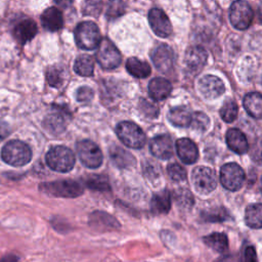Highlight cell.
<instances>
[{"label":"cell","mask_w":262,"mask_h":262,"mask_svg":"<svg viewBox=\"0 0 262 262\" xmlns=\"http://www.w3.org/2000/svg\"><path fill=\"white\" fill-rule=\"evenodd\" d=\"M250 157L251 159L259 164L262 165V139H255L251 148H250Z\"/></svg>","instance_id":"obj_39"},{"label":"cell","mask_w":262,"mask_h":262,"mask_svg":"<svg viewBox=\"0 0 262 262\" xmlns=\"http://www.w3.org/2000/svg\"><path fill=\"white\" fill-rule=\"evenodd\" d=\"M2 160L14 167H21L28 164L32 159L30 146L20 140L8 141L1 150Z\"/></svg>","instance_id":"obj_1"},{"label":"cell","mask_w":262,"mask_h":262,"mask_svg":"<svg viewBox=\"0 0 262 262\" xmlns=\"http://www.w3.org/2000/svg\"><path fill=\"white\" fill-rule=\"evenodd\" d=\"M44 124L49 131L55 132V133L61 132L66 128L64 117L59 113H55L47 116Z\"/></svg>","instance_id":"obj_32"},{"label":"cell","mask_w":262,"mask_h":262,"mask_svg":"<svg viewBox=\"0 0 262 262\" xmlns=\"http://www.w3.org/2000/svg\"><path fill=\"white\" fill-rule=\"evenodd\" d=\"M46 79H47V82L50 86L52 87H59L61 84H62V73L59 69L57 68H50L48 69L47 73H46Z\"/></svg>","instance_id":"obj_38"},{"label":"cell","mask_w":262,"mask_h":262,"mask_svg":"<svg viewBox=\"0 0 262 262\" xmlns=\"http://www.w3.org/2000/svg\"><path fill=\"white\" fill-rule=\"evenodd\" d=\"M215 262H234V261H233V259H232V257L230 255H225V256L220 257Z\"/></svg>","instance_id":"obj_47"},{"label":"cell","mask_w":262,"mask_h":262,"mask_svg":"<svg viewBox=\"0 0 262 262\" xmlns=\"http://www.w3.org/2000/svg\"><path fill=\"white\" fill-rule=\"evenodd\" d=\"M151 59L156 68L162 73H168L174 62V53L167 44L159 45L151 53Z\"/></svg>","instance_id":"obj_13"},{"label":"cell","mask_w":262,"mask_h":262,"mask_svg":"<svg viewBox=\"0 0 262 262\" xmlns=\"http://www.w3.org/2000/svg\"><path fill=\"white\" fill-rule=\"evenodd\" d=\"M245 180V172L241 166L235 163H228L222 166L220 170V181L222 185L230 190H238Z\"/></svg>","instance_id":"obj_10"},{"label":"cell","mask_w":262,"mask_h":262,"mask_svg":"<svg viewBox=\"0 0 262 262\" xmlns=\"http://www.w3.org/2000/svg\"><path fill=\"white\" fill-rule=\"evenodd\" d=\"M191 184L200 194H208L217 186L215 172L205 166L195 167L191 172Z\"/></svg>","instance_id":"obj_7"},{"label":"cell","mask_w":262,"mask_h":262,"mask_svg":"<svg viewBox=\"0 0 262 262\" xmlns=\"http://www.w3.org/2000/svg\"><path fill=\"white\" fill-rule=\"evenodd\" d=\"M150 152L158 159L168 160L173 156V143L169 135L161 134L154 137L149 144Z\"/></svg>","instance_id":"obj_15"},{"label":"cell","mask_w":262,"mask_h":262,"mask_svg":"<svg viewBox=\"0 0 262 262\" xmlns=\"http://www.w3.org/2000/svg\"><path fill=\"white\" fill-rule=\"evenodd\" d=\"M95 56L99 66L104 70L116 69L122 61L120 51L107 38L101 39Z\"/></svg>","instance_id":"obj_6"},{"label":"cell","mask_w":262,"mask_h":262,"mask_svg":"<svg viewBox=\"0 0 262 262\" xmlns=\"http://www.w3.org/2000/svg\"><path fill=\"white\" fill-rule=\"evenodd\" d=\"M77 154L82 164L90 169L98 168L103 160L100 148L88 139L81 140L77 143Z\"/></svg>","instance_id":"obj_8"},{"label":"cell","mask_w":262,"mask_h":262,"mask_svg":"<svg viewBox=\"0 0 262 262\" xmlns=\"http://www.w3.org/2000/svg\"><path fill=\"white\" fill-rule=\"evenodd\" d=\"M18 256L15 254H7L0 259V262H18Z\"/></svg>","instance_id":"obj_46"},{"label":"cell","mask_w":262,"mask_h":262,"mask_svg":"<svg viewBox=\"0 0 262 262\" xmlns=\"http://www.w3.org/2000/svg\"><path fill=\"white\" fill-rule=\"evenodd\" d=\"M141 102H142L141 108H142L143 113L146 114V116L151 117V118H156L158 116L159 110H158V107L155 104H152V103H150V102H148L146 100H143Z\"/></svg>","instance_id":"obj_42"},{"label":"cell","mask_w":262,"mask_h":262,"mask_svg":"<svg viewBox=\"0 0 262 262\" xmlns=\"http://www.w3.org/2000/svg\"><path fill=\"white\" fill-rule=\"evenodd\" d=\"M257 13H258V18L260 20V23L262 24V2L259 4L258 9H257Z\"/></svg>","instance_id":"obj_48"},{"label":"cell","mask_w":262,"mask_h":262,"mask_svg":"<svg viewBox=\"0 0 262 262\" xmlns=\"http://www.w3.org/2000/svg\"><path fill=\"white\" fill-rule=\"evenodd\" d=\"M116 132L120 140L128 147L139 149L145 144L146 136L144 132L133 122L124 121L119 123Z\"/></svg>","instance_id":"obj_4"},{"label":"cell","mask_w":262,"mask_h":262,"mask_svg":"<svg viewBox=\"0 0 262 262\" xmlns=\"http://www.w3.org/2000/svg\"><path fill=\"white\" fill-rule=\"evenodd\" d=\"M94 92L93 90L88 86H82L77 90L76 97L77 100L80 102H88L93 98Z\"/></svg>","instance_id":"obj_41"},{"label":"cell","mask_w":262,"mask_h":262,"mask_svg":"<svg viewBox=\"0 0 262 262\" xmlns=\"http://www.w3.org/2000/svg\"><path fill=\"white\" fill-rule=\"evenodd\" d=\"M126 69L130 75L136 78H146L150 74V67L146 61L137 57H130L126 62Z\"/></svg>","instance_id":"obj_28"},{"label":"cell","mask_w":262,"mask_h":262,"mask_svg":"<svg viewBox=\"0 0 262 262\" xmlns=\"http://www.w3.org/2000/svg\"><path fill=\"white\" fill-rule=\"evenodd\" d=\"M167 172L173 181H183L186 178V171L177 163L170 164L167 168Z\"/></svg>","instance_id":"obj_36"},{"label":"cell","mask_w":262,"mask_h":262,"mask_svg":"<svg viewBox=\"0 0 262 262\" xmlns=\"http://www.w3.org/2000/svg\"><path fill=\"white\" fill-rule=\"evenodd\" d=\"M203 242L206 246L220 254H225L228 250V238L223 232H213L206 235L203 237Z\"/></svg>","instance_id":"obj_25"},{"label":"cell","mask_w":262,"mask_h":262,"mask_svg":"<svg viewBox=\"0 0 262 262\" xmlns=\"http://www.w3.org/2000/svg\"><path fill=\"white\" fill-rule=\"evenodd\" d=\"M148 21L154 33L161 37L166 38L172 33V25L167 14L160 8H151L148 12Z\"/></svg>","instance_id":"obj_11"},{"label":"cell","mask_w":262,"mask_h":262,"mask_svg":"<svg viewBox=\"0 0 262 262\" xmlns=\"http://www.w3.org/2000/svg\"><path fill=\"white\" fill-rule=\"evenodd\" d=\"M171 208V195L167 189L154 194L150 201V210L154 214H167Z\"/></svg>","instance_id":"obj_23"},{"label":"cell","mask_w":262,"mask_h":262,"mask_svg":"<svg viewBox=\"0 0 262 262\" xmlns=\"http://www.w3.org/2000/svg\"><path fill=\"white\" fill-rule=\"evenodd\" d=\"M101 10V2H87L84 7V13L97 15Z\"/></svg>","instance_id":"obj_43"},{"label":"cell","mask_w":262,"mask_h":262,"mask_svg":"<svg viewBox=\"0 0 262 262\" xmlns=\"http://www.w3.org/2000/svg\"><path fill=\"white\" fill-rule=\"evenodd\" d=\"M40 190L57 198H77L84 191L83 186L74 180H57L40 184Z\"/></svg>","instance_id":"obj_5"},{"label":"cell","mask_w":262,"mask_h":262,"mask_svg":"<svg viewBox=\"0 0 262 262\" xmlns=\"http://www.w3.org/2000/svg\"><path fill=\"white\" fill-rule=\"evenodd\" d=\"M261 192H262V177H261Z\"/></svg>","instance_id":"obj_49"},{"label":"cell","mask_w":262,"mask_h":262,"mask_svg":"<svg viewBox=\"0 0 262 262\" xmlns=\"http://www.w3.org/2000/svg\"><path fill=\"white\" fill-rule=\"evenodd\" d=\"M160 172H161V169L157 167L156 163H149L144 170L146 177H148L150 180H155L156 178H158L160 175Z\"/></svg>","instance_id":"obj_44"},{"label":"cell","mask_w":262,"mask_h":262,"mask_svg":"<svg viewBox=\"0 0 262 262\" xmlns=\"http://www.w3.org/2000/svg\"><path fill=\"white\" fill-rule=\"evenodd\" d=\"M172 91L171 83L162 77L154 78L148 84V93L155 100H164Z\"/></svg>","instance_id":"obj_21"},{"label":"cell","mask_w":262,"mask_h":262,"mask_svg":"<svg viewBox=\"0 0 262 262\" xmlns=\"http://www.w3.org/2000/svg\"><path fill=\"white\" fill-rule=\"evenodd\" d=\"M253 9L251 5L243 0L234 1L229 9V19L231 25L237 30H246L253 20Z\"/></svg>","instance_id":"obj_9"},{"label":"cell","mask_w":262,"mask_h":262,"mask_svg":"<svg viewBox=\"0 0 262 262\" xmlns=\"http://www.w3.org/2000/svg\"><path fill=\"white\" fill-rule=\"evenodd\" d=\"M75 40L81 49L93 50L98 47L101 36L98 27L93 21H82L75 29Z\"/></svg>","instance_id":"obj_3"},{"label":"cell","mask_w":262,"mask_h":262,"mask_svg":"<svg viewBox=\"0 0 262 262\" xmlns=\"http://www.w3.org/2000/svg\"><path fill=\"white\" fill-rule=\"evenodd\" d=\"M125 12V3L122 1H113L108 4L106 9V17L108 19H115Z\"/></svg>","instance_id":"obj_37"},{"label":"cell","mask_w":262,"mask_h":262,"mask_svg":"<svg viewBox=\"0 0 262 262\" xmlns=\"http://www.w3.org/2000/svg\"><path fill=\"white\" fill-rule=\"evenodd\" d=\"M37 25L31 18H24L16 23L13 28V36L20 43L25 44L31 41L37 34Z\"/></svg>","instance_id":"obj_18"},{"label":"cell","mask_w":262,"mask_h":262,"mask_svg":"<svg viewBox=\"0 0 262 262\" xmlns=\"http://www.w3.org/2000/svg\"><path fill=\"white\" fill-rule=\"evenodd\" d=\"M176 151L179 159L187 165L193 164L199 159V149L189 138H180L176 141Z\"/></svg>","instance_id":"obj_17"},{"label":"cell","mask_w":262,"mask_h":262,"mask_svg":"<svg viewBox=\"0 0 262 262\" xmlns=\"http://www.w3.org/2000/svg\"><path fill=\"white\" fill-rule=\"evenodd\" d=\"M88 223L92 228L98 231H108L120 228L119 221L114 216L102 211L91 213Z\"/></svg>","instance_id":"obj_14"},{"label":"cell","mask_w":262,"mask_h":262,"mask_svg":"<svg viewBox=\"0 0 262 262\" xmlns=\"http://www.w3.org/2000/svg\"><path fill=\"white\" fill-rule=\"evenodd\" d=\"M201 217L207 222H223L230 219V216L226 209L222 207H217L213 209H208L201 213Z\"/></svg>","instance_id":"obj_30"},{"label":"cell","mask_w":262,"mask_h":262,"mask_svg":"<svg viewBox=\"0 0 262 262\" xmlns=\"http://www.w3.org/2000/svg\"><path fill=\"white\" fill-rule=\"evenodd\" d=\"M175 202L181 209H190L193 206V198L189 190L186 188H179L175 191Z\"/></svg>","instance_id":"obj_34"},{"label":"cell","mask_w":262,"mask_h":262,"mask_svg":"<svg viewBox=\"0 0 262 262\" xmlns=\"http://www.w3.org/2000/svg\"><path fill=\"white\" fill-rule=\"evenodd\" d=\"M202 95L207 99H214L221 96L225 91V86L220 78L214 75L204 76L199 82Z\"/></svg>","instance_id":"obj_12"},{"label":"cell","mask_w":262,"mask_h":262,"mask_svg":"<svg viewBox=\"0 0 262 262\" xmlns=\"http://www.w3.org/2000/svg\"><path fill=\"white\" fill-rule=\"evenodd\" d=\"M110 157L113 163L119 168H127L135 163V159L130 152L117 145L110 148Z\"/></svg>","instance_id":"obj_26"},{"label":"cell","mask_w":262,"mask_h":262,"mask_svg":"<svg viewBox=\"0 0 262 262\" xmlns=\"http://www.w3.org/2000/svg\"><path fill=\"white\" fill-rule=\"evenodd\" d=\"M207 51L201 46H193L185 52L184 62L187 69L196 74L199 73L207 62Z\"/></svg>","instance_id":"obj_16"},{"label":"cell","mask_w":262,"mask_h":262,"mask_svg":"<svg viewBox=\"0 0 262 262\" xmlns=\"http://www.w3.org/2000/svg\"><path fill=\"white\" fill-rule=\"evenodd\" d=\"M9 134H10L9 125L4 121H0V140L6 138Z\"/></svg>","instance_id":"obj_45"},{"label":"cell","mask_w":262,"mask_h":262,"mask_svg":"<svg viewBox=\"0 0 262 262\" xmlns=\"http://www.w3.org/2000/svg\"><path fill=\"white\" fill-rule=\"evenodd\" d=\"M245 222L250 228H262V204H252L247 207Z\"/></svg>","instance_id":"obj_27"},{"label":"cell","mask_w":262,"mask_h":262,"mask_svg":"<svg viewBox=\"0 0 262 262\" xmlns=\"http://www.w3.org/2000/svg\"><path fill=\"white\" fill-rule=\"evenodd\" d=\"M86 185L94 190L106 191L111 189L107 178L103 175H91L86 180Z\"/></svg>","instance_id":"obj_33"},{"label":"cell","mask_w":262,"mask_h":262,"mask_svg":"<svg viewBox=\"0 0 262 262\" xmlns=\"http://www.w3.org/2000/svg\"><path fill=\"white\" fill-rule=\"evenodd\" d=\"M167 118L176 127H187L190 125L192 113L186 106H175L169 111Z\"/></svg>","instance_id":"obj_22"},{"label":"cell","mask_w":262,"mask_h":262,"mask_svg":"<svg viewBox=\"0 0 262 262\" xmlns=\"http://www.w3.org/2000/svg\"><path fill=\"white\" fill-rule=\"evenodd\" d=\"M209 125H210V120L205 113L195 112L192 114V118L189 126L193 130H196L199 132H205L209 128Z\"/></svg>","instance_id":"obj_35"},{"label":"cell","mask_w":262,"mask_h":262,"mask_svg":"<svg viewBox=\"0 0 262 262\" xmlns=\"http://www.w3.org/2000/svg\"><path fill=\"white\" fill-rule=\"evenodd\" d=\"M237 113H238L237 103L232 99L226 100L223 103L222 107L220 108V116L222 120L225 121L226 123L233 122L237 117Z\"/></svg>","instance_id":"obj_31"},{"label":"cell","mask_w":262,"mask_h":262,"mask_svg":"<svg viewBox=\"0 0 262 262\" xmlns=\"http://www.w3.org/2000/svg\"><path fill=\"white\" fill-rule=\"evenodd\" d=\"M186 262H191V261H190V260H187V261H186Z\"/></svg>","instance_id":"obj_50"},{"label":"cell","mask_w":262,"mask_h":262,"mask_svg":"<svg viewBox=\"0 0 262 262\" xmlns=\"http://www.w3.org/2000/svg\"><path fill=\"white\" fill-rule=\"evenodd\" d=\"M41 23L44 29L50 32H56L63 26V17L61 11L56 7L46 8L41 15Z\"/></svg>","instance_id":"obj_20"},{"label":"cell","mask_w":262,"mask_h":262,"mask_svg":"<svg viewBox=\"0 0 262 262\" xmlns=\"http://www.w3.org/2000/svg\"><path fill=\"white\" fill-rule=\"evenodd\" d=\"M48 167L54 171L66 173L71 171L75 166V155L69 147L56 145L51 147L45 157Z\"/></svg>","instance_id":"obj_2"},{"label":"cell","mask_w":262,"mask_h":262,"mask_svg":"<svg viewBox=\"0 0 262 262\" xmlns=\"http://www.w3.org/2000/svg\"><path fill=\"white\" fill-rule=\"evenodd\" d=\"M244 107L247 113L256 119L262 118V94L250 92L244 98Z\"/></svg>","instance_id":"obj_24"},{"label":"cell","mask_w":262,"mask_h":262,"mask_svg":"<svg viewBox=\"0 0 262 262\" xmlns=\"http://www.w3.org/2000/svg\"><path fill=\"white\" fill-rule=\"evenodd\" d=\"M74 71L83 77L92 76L94 71V60L92 56L84 54L80 55L74 63Z\"/></svg>","instance_id":"obj_29"},{"label":"cell","mask_w":262,"mask_h":262,"mask_svg":"<svg viewBox=\"0 0 262 262\" xmlns=\"http://www.w3.org/2000/svg\"><path fill=\"white\" fill-rule=\"evenodd\" d=\"M226 143L235 154L243 155L249 149V142L246 135L236 128H231L226 133Z\"/></svg>","instance_id":"obj_19"},{"label":"cell","mask_w":262,"mask_h":262,"mask_svg":"<svg viewBox=\"0 0 262 262\" xmlns=\"http://www.w3.org/2000/svg\"><path fill=\"white\" fill-rule=\"evenodd\" d=\"M239 262H258L257 253L254 246L249 245L243 249Z\"/></svg>","instance_id":"obj_40"}]
</instances>
